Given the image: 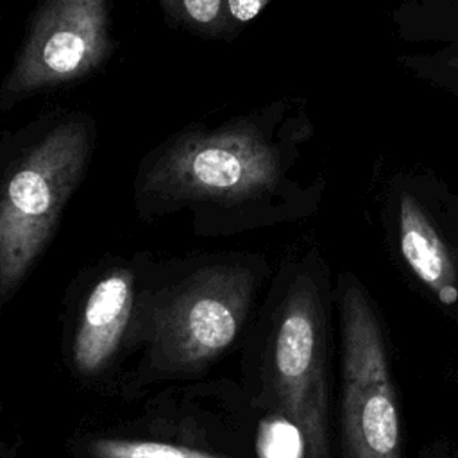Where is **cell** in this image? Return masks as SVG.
Masks as SVG:
<instances>
[{
    "label": "cell",
    "instance_id": "obj_1",
    "mask_svg": "<svg viewBox=\"0 0 458 458\" xmlns=\"http://www.w3.org/2000/svg\"><path fill=\"white\" fill-rule=\"evenodd\" d=\"M292 138L279 107L195 122L138 161L132 206L140 220L184 215L199 236H231L263 224L290 197Z\"/></svg>",
    "mask_w": 458,
    "mask_h": 458
},
{
    "label": "cell",
    "instance_id": "obj_2",
    "mask_svg": "<svg viewBox=\"0 0 458 458\" xmlns=\"http://www.w3.org/2000/svg\"><path fill=\"white\" fill-rule=\"evenodd\" d=\"M97 147L88 111L52 107L0 136V302L52 243Z\"/></svg>",
    "mask_w": 458,
    "mask_h": 458
},
{
    "label": "cell",
    "instance_id": "obj_3",
    "mask_svg": "<svg viewBox=\"0 0 458 458\" xmlns=\"http://www.w3.org/2000/svg\"><path fill=\"white\" fill-rule=\"evenodd\" d=\"M154 292L138 290L148 308L154 352L168 370H191L225 351L252 302L256 267L247 256L209 254Z\"/></svg>",
    "mask_w": 458,
    "mask_h": 458
},
{
    "label": "cell",
    "instance_id": "obj_4",
    "mask_svg": "<svg viewBox=\"0 0 458 458\" xmlns=\"http://www.w3.org/2000/svg\"><path fill=\"white\" fill-rule=\"evenodd\" d=\"M114 0H41L0 84V111L95 73L114 52Z\"/></svg>",
    "mask_w": 458,
    "mask_h": 458
},
{
    "label": "cell",
    "instance_id": "obj_5",
    "mask_svg": "<svg viewBox=\"0 0 458 458\" xmlns=\"http://www.w3.org/2000/svg\"><path fill=\"white\" fill-rule=\"evenodd\" d=\"M342 437L349 458H401V428L381 327L360 284L340 286Z\"/></svg>",
    "mask_w": 458,
    "mask_h": 458
},
{
    "label": "cell",
    "instance_id": "obj_6",
    "mask_svg": "<svg viewBox=\"0 0 458 458\" xmlns=\"http://www.w3.org/2000/svg\"><path fill=\"white\" fill-rule=\"evenodd\" d=\"M270 383L279 410L302 437L306 458H329L324 318L308 272L290 281L279 306Z\"/></svg>",
    "mask_w": 458,
    "mask_h": 458
},
{
    "label": "cell",
    "instance_id": "obj_7",
    "mask_svg": "<svg viewBox=\"0 0 458 458\" xmlns=\"http://www.w3.org/2000/svg\"><path fill=\"white\" fill-rule=\"evenodd\" d=\"M138 295V263L107 261L91 279L73 340V361L84 374L98 372L114 354Z\"/></svg>",
    "mask_w": 458,
    "mask_h": 458
},
{
    "label": "cell",
    "instance_id": "obj_8",
    "mask_svg": "<svg viewBox=\"0 0 458 458\" xmlns=\"http://www.w3.org/2000/svg\"><path fill=\"white\" fill-rule=\"evenodd\" d=\"M399 247L411 272L437 293L440 302L458 301L456 272L449 252L411 195H404L399 208Z\"/></svg>",
    "mask_w": 458,
    "mask_h": 458
},
{
    "label": "cell",
    "instance_id": "obj_9",
    "mask_svg": "<svg viewBox=\"0 0 458 458\" xmlns=\"http://www.w3.org/2000/svg\"><path fill=\"white\" fill-rule=\"evenodd\" d=\"M168 23L202 39L229 41L234 38L225 0H156Z\"/></svg>",
    "mask_w": 458,
    "mask_h": 458
},
{
    "label": "cell",
    "instance_id": "obj_10",
    "mask_svg": "<svg viewBox=\"0 0 458 458\" xmlns=\"http://www.w3.org/2000/svg\"><path fill=\"white\" fill-rule=\"evenodd\" d=\"M86 449L91 458H220L166 442L127 438H95Z\"/></svg>",
    "mask_w": 458,
    "mask_h": 458
},
{
    "label": "cell",
    "instance_id": "obj_11",
    "mask_svg": "<svg viewBox=\"0 0 458 458\" xmlns=\"http://www.w3.org/2000/svg\"><path fill=\"white\" fill-rule=\"evenodd\" d=\"M270 0H225V13L233 34L236 36L249 21H252Z\"/></svg>",
    "mask_w": 458,
    "mask_h": 458
},
{
    "label": "cell",
    "instance_id": "obj_12",
    "mask_svg": "<svg viewBox=\"0 0 458 458\" xmlns=\"http://www.w3.org/2000/svg\"><path fill=\"white\" fill-rule=\"evenodd\" d=\"M292 435V431H288V428L279 426V431H272L270 440L274 444H284V440ZM299 449V445H268V458H288L292 456L295 451Z\"/></svg>",
    "mask_w": 458,
    "mask_h": 458
},
{
    "label": "cell",
    "instance_id": "obj_13",
    "mask_svg": "<svg viewBox=\"0 0 458 458\" xmlns=\"http://www.w3.org/2000/svg\"><path fill=\"white\" fill-rule=\"evenodd\" d=\"M449 66H451V68H454V70L458 72V54H456L454 57H451V59H449Z\"/></svg>",
    "mask_w": 458,
    "mask_h": 458
}]
</instances>
